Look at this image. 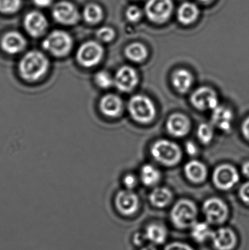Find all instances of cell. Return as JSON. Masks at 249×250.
I'll return each instance as SVG.
<instances>
[{
    "mask_svg": "<svg viewBox=\"0 0 249 250\" xmlns=\"http://www.w3.org/2000/svg\"><path fill=\"white\" fill-rule=\"evenodd\" d=\"M128 108L133 120L141 124L150 123L156 116V108L153 102L144 95L133 97Z\"/></svg>",
    "mask_w": 249,
    "mask_h": 250,
    "instance_id": "obj_4",
    "label": "cell"
},
{
    "mask_svg": "<svg viewBox=\"0 0 249 250\" xmlns=\"http://www.w3.org/2000/svg\"><path fill=\"white\" fill-rule=\"evenodd\" d=\"M114 79V84L118 90L124 92L133 90L138 82V76L135 70L128 66L121 67L115 73Z\"/></svg>",
    "mask_w": 249,
    "mask_h": 250,
    "instance_id": "obj_14",
    "label": "cell"
},
{
    "mask_svg": "<svg viewBox=\"0 0 249 250\" xmlns=\"http://www.w3.org/2000/svg\"><path fill=\"white\" fill-rule=\"evenodd\" d=\"M140 177L142 182L146 186H154L160 180V172L152 165H145L140 170Z\"/></svg>",
    "mask_w": 249,
    "mask_h": 250,
    "instance_id": "obj_26",
    "label": "cell"
},
{
    "mask_svg": "<svg viewBox=\"0 0 249 250\" xmlns=\"http://www.w3.org/2000/svg\"><path fill=\"white\" fill-rule=\"evenodd\" d=\"M145 241H146L144 233H136L133 236V243L137 246H141Z\"/></svg>",
    "mask_w": 249,
    "mask_h": 250,
    "instance_id": "obj_37",
    "label": "cell"
},
{
    "mask_svg": "<svg viewBox=\"0 0 249 250\" xmlns=\"http://www.w3.org/2000/svg\"><path fill=\"white\" fill-rule=\"evenodd\" d=\"M184 172L189 180L193 183H202L207 176V168L201 162L191 160L186 164Z\"/></svg>",
    "mask_w": 249,
    "mask_h": 250,
    "instance_id": "obj_20",
    "label": "cell"
},
{
    "mask_svg": "<svg viewBox=\"0 0 249 250\" xmlns=\"http://www.w3.org/2000/svg\"><path fill=\"white\" fill-rule=\"evenodd\" d=\"M0 45L6 54L15 55L24 50L26 46V41L21 34L12 31L3 35Z\"/></svg>",
    "mask_w": 249,
    "mask_h": 250,
    "instance_id": "obj_15",
    "label": "cell"
},
{
    "mask_svg": "<svg viewBox=\"0 0 249 250\" xmlns=\"http://www.w3.org/2000/svg\"><path fill=\"white\" fill-rule=\"evenodd\" d=\"M146 240L152 242L153 245H162L168 237V230L164 225L160 223H151L145 230Z\"/></svg>",
    "mask_w": 249,
    "mask_h": 250,
    "instance_id": "obj_21",
    "label": "cell"
},
{
    "mask_svg": "<svg viewBox=\"0 0 249 250\" xmlns=\"http://www.w3.org/2000/svg\"><path fill=\"white\" fill-rule=\"evenodd\" d=\"M104 55V49L99 42L88 41L82 44L77 51V62L84 67H93L97 65Z\"/></svg>",
    "mask_w": 249,
    "mask_h": 250,
    "instance_id": "obj_6",
    "label": "cell"
},
{
    "mask_svg": "<svg viewBox=\"0 0 249 250\" xmlns=\"http://www.w3.org/2000/svg\"><path fill=\"white\" fill-rule=\"evenodd\" d=\"M239 178L238 170L231 165L218 166L213 173L215 186L222 190H228L233 188L238 184Z\"/></svg>",
    "mask_w": 249,
    "mask_h": 250,
    "instance_id": "obj_8",
    "label": "cell"
},
{
    "mask_svg": "<svg viewBox=\"0 0 249 250\" xmlns=\"http://www.w3.org/2000/svg\"><path fill=\"white\" fill-rule=\"evenodd\" d=\"M73 45L71 36L61 30H55L51 32L42 42L44 49L56 57L67 56L71 51Z\"/></svg>",
    "mask_w": 249,
    "mask_h": 250,
    "instance_id": "obj_3",
    "label": "cell"
},
{
    "mask_svg": "<svg viewBox=\"0 0 249 250\" xmlns=\"http://www.w3.org/2000/svg\"><path fill=\"white\" fill-rule=\"evenodd\" d=\"M21 5V0H0V12L6 14L16 13Z\"/></svg>",
    "mask_w": 249,
    "mask_h": 250,
    "instance_id": "obj_31",
    "label": "cell"
},
{
    "mask_svg": "<svg viewBox=\"0 0 249 250\" xmlns=\"http://www.w3.org/2000/svg\"><path fill=\"white\" fill-rule=\"evenodd\" d=\"M49 67V60L43 53L30 51L20 59L19 73L23 80L33 83L42 79L48 73Z\"/></svg>",
    "mask_w": 249,
    "mask_h": 250,
    "instance_id": "obj_1",
    "label": "cell"
},
{
    "mask_svg": "<svg viewBox=\"0 0 249 250\" xmlns=\"http://www.w3.org/2000/svg\"><path fill=\"white\" fill-rule=\"evenodd\" d=\"M95 80L96 85L102 89H108L114 84V79L105 70L98 72L95 75Z\"/></svg>",
    "mask_w": 249,
    "mask_h": 250,
    "instance_id": "obj_30",
    "label": "cell"
},
{
    "mask_svg": "<svg viewBox=\"0 0 249 250\" xmlns=\"http://www.w3.org/2000/svg\"><path fill=\"white\" fill-rule=\"evenodd\" d=\"M137 181L135 176L133 174H127L124 178V185L128 189H132L137 185Z\"/></svg>",
    "mask_w": 249,
    "mask_h": 250,
    "instance_id": "obj_36",
    "label": "cell"
},
{
    "mask_svg": "<svg viewBox=\"0 0 249 250\" xmlns=\"http://www.w3.org/2000/svg\"><path fill=\"white\" fill-rule=\"evenodd\" d=\"M127 58L134 62L144 61L148 56V51L145 45L140 42L130 44L125 49Z\"/></svg>",
    "mask_w": 249,
    "mask_h": 250,
    "instance_id": "obj_27",
    "label": "cell"
},
{
    "mask_svg": "<svg viewBox=\"0 0 249 250\" xmlns=\"http://www.w3.org/2000/svg\"><path fill=\"white\" fill-rule=\"evenodd\" d=\"M122 106L121 98L114 94L105 95L101 98L99 102L101 112L111 118L118 117L122 111Z\"/></svg>",
    "mask_w": 249,
    "mask_h": 250,
    "instance_id": "obj_18",
    "label": "cell"
},
{
    "mask_svg": "<svg viewBox=\"0 0 249 250\" xmlns=\"http://www.w3.org/2000/svg\"><path fill=\"white\" fill-rule=\"evenodd\" d=\"M126 16L130 21L136 22L141 19L142 12L137 6H131L127 9Z\"/></svg>",
    "mask_w": 249,
    "mask_h": 250,
    "instance_id": "obj_33",
    "label": "cell"
},
{
    "mask_svg": "<svg viewBox=\"0 0 249 250\" xmlns=\"http://www.w3.org/2000/svg\"><path fill=\"white\" fill-rule=\"evenodd\" d=\"M242 132L244 137L249 141V117H247L242 125Z\"/></svg>",
    "mask_w": 249,
    "mask_h": 250,
    "instance_id": "obj_39",
    "label": "cell"
},
{
    "mask_svg": "<svg viewBox=\"0 0 249 250\" xmlns=\"http://www.w3.org/2000/svg\"><path fill=\"white\" fill-rule=\"evenodd\" d=\"M212 123L222 131L230 130L233 121V113L230 108L218 105L212 113Z\"/></svg>",
    "mask_w": 249,
    "mask_h": 250,
    "instance_id": "obj_19",
    "label": "cell"
},
{
    "mask_svg": "<svg viewBox=\"0 0 249 250\" xmlns=\"http://www.w3.org/2000/svg\"><path fill=\"white\" fill-rule=\"evenodd\" d=\"M114 37H115V32L112 28L108 26H103L96 32V38L102 42H111Z\"/></svg>",
    "mask_w": 249,
    "mask_h": 250,
    "instance_id": "obj_32",
    "label": "cell"
},
{
    "mask_svg": "<svg viewBox=\"0 0 249 250\" xmlns=\"http://www.w3.org/2000/svg\"><path fill=\"white\" fill-rule=\"evenodd\" d=\"M200 1H203V2H207V1H211V0H200Z\"/></svg>",
    "mask_w": 249,
    "mask_h": 250,
    "instance_id": "obj_43",
    "label": "cell"
},
{
    "mask_svg": "<svg viewBox=\"0 0 249 250\" xmlns=\"http://www.w3.org/2000/svg\"><path fill=\"white\" fill-rule=\"evenodd\" d=\"M23 25L31 36L38 38L45 33L48 27V21L42 13L32 11L25 16Z\"/></svg>",
    "mask_w": 249,
    "mask_h": 250,
    "instance_id": "obj_16",
    "label": "cell"
},
{
    "mask_svg": "<svg viewBox=\"0 0 249 250\" xmlns=\"http://www.w3.org/2000/svg\"><path fill=\"white\" fill-rule=\"evenodd\" d=\"M115 204L120 214L124 216H131L137 212L140 201L134 192L127 189L118 192L115 196Z\"/></svg>",
    "mask_w": 249,
    "mask_h": 250,
    "instance_id": "obj_11",
    "label": "cell"
},
{
    "mask_svg": "<svg viewBox=\"0 0 249 250\" xmlns=\"http://www.w3.org/2000/svg\"><path fill=\"white\" fill-rule=\"evenodd\" d=\"M242 173L247 177H249V161L246 162L243 165Z\"/></svg>",
    "mask_w": 249,
    "mask_h": 250,
    "instance_id": "obj_41",
    "label": "cell"
},
{
    "mask_svg": "<svg viewBox=\"0 0 249 250\" xmlns=\"http://www.w3.org/2000/svg\"><path fill=\"white\" fill-rule=\"evenodd\" d=\"M239 197L244 204L249 205V182L244 183L240 188Z\"/></svg>",
    "mask_w": 249,
    "mask_h": 250,
    "instance_id": "obj_35",
    "label": "cell"
},
{
    "mask_svg": "<svg viewBox=\"0 0 249 250\" xmlns=\"http://www.w3.org/2000/svg\"><path fill=\"white\" fill-rule=\"evenodd\" d=\"M54 19L64 25H73L78 21V11L74 4L67 1H61L55 4L52 12Z\"/></svg>",
    "mask_w": 249,
    "mask_h": 250,
    "instance_id": "obj_12",
    "label": "cell"
},
{
    "mask_svg": "<svg viewBox=\"0 0 249 250\" xmlns=\"http://www.w3.org/2000/svg\"><path fill=\"white\" fill-rule=\"evenodd\" d=\"M213 128L211 125L203 123L197 129V137L203 144H208L211 142L213 138Z\"/></svg>",
    "mask_w": 249,
    "mask_h": 250,
    "instance_id": "obj_29",
    "label": "cell"
},
{
    "mask_svg": "<svg viewBox=\"0 0 249 250\" xmlns=\"http://www.w3.org/2000/svg\"><path fill=\"white\" fill-rule=\"evenodd\" d=\"M165 250H194L190 245L184 242H175L165 247Z\"/></svg>",
    "mask_w": 249,
    "mask_h": 250,
    "instance_id": "obj_34",
    "label": "cell"
},
{
    "mask_svg": "<svg viewBox=\"0 0 249 250\" xmlns=\"http://www.w3.org/2000/svg\"><path fill=\"white\" fill-rule=\"evenodd\" d=\"M186 151L191 156L195 155L197 153V147L194 143L189 141L186 144Z\"/></svg>",
    "mask_w": 249,
    "mask_h": 250,
    "instance_id": "obj_38",
    "label": "cell"
},
{
    "mask_svg": "<svg viewBox=\"0 0 249 250\" xmlns=\"http://www.w3.org/2000/svg\"><path fill=\"white\" fill-rule=\"evenodd\" d=\"M140 250H157V249L153 245H149V246L144 247Z\"/></svg>",
    "mask_w": 249,
    "mask_h": 250,
    "instance_id": "obj_42",
    "label": "cell"
},
{
    "mask_svg": "<svg viewBox=\"0 0 249 250\" xmlns=\"http://www.w3.org/2000/svg\"><path fill=\"white\" fill-rule=\"evenodd\" d=\"M172 0H149L146 5L148 17L156 23L166 21L172 13Z\"/></svg>",
    "mask_w": 249,
    "mask_h": 250,
    "instance_id": "obj_9",
    "label": "cell"
},
{
    "mask_svg": "<svg viewBox=\"0 0 249 250\" xmlns=\"http://www.w3.org/2000/svg\"><path fill=\"white\" fill-rule=\"evenodd\" d=\"M192 105L200 111L213 110L219 105L216 92L209 87H200L196 89L191 96Z\"/></svg>",
    "mask_w": 249,
    "mask_h": 250,
    "instance_id": "obj_10",
    "label": "cell"
},
{
    "mask_svg": "<svg viewBox=\"0 0 249 250\" xmlns=\"http://www.w3.org/2000/svg\"><path fill=\"white\" fill-rule=\"evenodd\" d=\"M197 206L190 200L178 201L171 211V220L175 227L178 229H191L197 222Z\"/></svg>",
    "mask_w": 249,
    "mask_h": 250,
    "instance_id": "obj_2",
    "label": "cell"
},
{
    "mask_svg": "<svg viewBox=\"0 0 249 250\" xmlns=\"http://www.w3.org/2000/svg\"><path fill=\"white\" fill-rule=\"evenodd\" d=\"M211 239L216 250H232L238 242L236 234L230 228H220L213 231Z\"/></svg>",
    "mask_w": 249,
    "mask_h": 250,
    "instance_id": "obj_13",
    "label": "cell"
},
{
    "mask_svg": "<svg viewBox=\"0 0 249 250\" xmlns=\"http://www.w3.org/2000/svg\"><path fill=\"white\" fill-rule=\"evenodd\" d=\"M83 18L87 23L95 24L103 18V11L100 6L96 4H88L83 10Z\"/></svg>",
    "mask_w": 249,
    "mask_h": 250,
    "instance_id": "obj_28",
    "label": "cell"
},
{
    "mask_svg": "<svg viewBox=\"0 0 249 250\" xmlns=\"http://www.w3.org/2000/svg\"><path fill=\"white\" fill-rule=\"evenodd\" d=\"M199 10L196 4L185 2L178 10V19L183 24H190L198 17Z\"/></svg>",
    "mask_w": 249,
    "mask_h": 250,
    "instance_id": "obj_24",
    "label": "cell"
},
{
    "mask_svg": "<svg viewBox=\"0 0 249 250\" xmlns=\"http://www.w3.org/2000/svg\"><path fill=\"white\" fill-rule=\"evenodd\" d=\"M203 212L208 223L220 225L228 220L229 208L226 203L220 198H211L203 204Z\"/></svg>",
    "mask_w": 249,
    "mask_h": 250,
    "instance_id": "obj_7",
    "label": "cell"
},
{
    "mask_svg": "<svg viewBox=\"0 0 249 250\" xmlns=\"http://www.w3.org/2000/svg\"><path fill=\"white\" fill-rule=\"evenodd\" d=\"M209 223L205 222H196L191 228V236L198 243H204L211 239L213 231Z\"/></svg>",
    "mask_w": 249,
    "mask_h": 250,
    "instance_id": "obj_25",
    "label": "cell"
},
{
    "mask_svg": "<svg viewBox=\"0 0 249 250\" xmlns=\"http://www.w3.org/2000/svg\"><path fill=\"white\" fill-rule=\"evenodd\" d=\"M167 129L172 136L184 137L188 133L190 129V122L188 117L184 114H172L167 122Z\"/></svg>",
    "mask_w": 249,
    "mask_h": 250,
    "instance_id": "obj_17",
    "label": "cell"
},
{
    "mask_svg": "<svg viewBox=\"0 0 249 250\" xmlns=\"http://www.w3.org/2000/svg\"><path fill=\"white\" fill-rule=\"evenodd\" d=\"M152 154L156 161L168 166L177 164L182 156L179 146L168 140L156 141L152 146Z\"/></svg>",
    "mask_w": 249,
    "mask_h": 250,
    "instance_id": "obj_5",
    "label": "cell"
},
{
    "mask_svg": "<svg viewBox=\"0 0 249 250\" xmlns=\"http://www.w3.org/2000/svg\"><path fill=\"white\" fill-rule=\"evenodd\" d=\"M151 204L156 208H164L171 204L172 194L168 188H157L149 195Z\"/></svg>",
    "mask_w": 249,
    "mask_h": 250,
    "instance_id": "obj_23",
    "label": "cell"
},
{
    "mask_svg": "<svg viewBox=\"0 0 249 250\" xmlns=\"http://www.w3.org/2000/svg\"><path fill=\"white\" fill-rule=\"evenodd\" d=\"M172 84L177 91L181 93L188 92L193 83V76L187 70H176L172 75Z\"/></svg>",
    "mask_w": 249,
    "mask_h": 250,
    "instance_id": "obj_22",
    "label": "cell"
},
{
    "mask_svg": "<svg viewBox=\"0 0 249 250\" xmlns=\"http://www.w3.org/2000/svg\"><path fill=\"white\" fill-rule=\"evenodd\" d=\"M33 1L38 7H45L49 6L53 0H33Z\"/></svg>",
    "mask_w": 249,
    "mask_h": 250,
    "instance_id": "obj_40",
    "label": "cell"
}]
</instances>
